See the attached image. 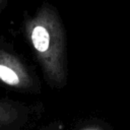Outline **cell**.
I'll use <instances>...</instances> for the list:
<instances>
[{
  "mask_svg": "<svg viewBox=\"0 0 130 130\" xmlns=\"http://www.w3.org/2000/svg\"><path fill=\"white\" fill-rule=\"evenodd\" d=\"M77 130H109V129L106 126H102V124L90 123V124H86L84 126L79 127Z\"/></svg>",
  "mask_w": 130,
  "mask_h": 130,
  "instance_id": "cell-5",
  "label": "cell"
},
{
  "mask_svg": "<svg viewBox=\"0 0 130 130\" xmlns=\"http://www.w3.org/2000/svg\"><path fill=\"white\" fill-rule=\"evenodd\" d=\"M31 118V109L21 102L0 98V130H24Z\"/></svg>",
  "mask_w": 130,
  "mask_h": 130,
  "instance_id": "cell-3",
  "label": "cell"
},
{
  "mask_svg": "<svg viewBox=\"0 0 130 130\" xmlns=\"http://www.w3.org/2000/svg\"><path fill=\"white\" fill-rule=\"evenodd\" d=\"M39 130H64V126L61 121L56 120V121H51L48 124L42 126Z\"/></svg>",
  "mask_w": 130,
  "mask_h": 130,
  "instance_id": "cell-4",
  "label": "cell"
},
{
  "mask_svg": "<svg viewBox=\"0 0 130 130\" xmlns=\"http://www.w3.org/2000/svg\"><path fill=\"white\" fill-rule=\"evenodd\" d=\"M22 32L48 85L63 89L68 81L67 38L58 9L46 1L34 14L24 13Z\"/></svg>",
  "mask_w": 130,
  "mask_h": 130,
  "instance_id": "cell-1",
  "label": "cell"
},
{
  "mask_svg": "<svg viewBox=\"0 0 130 130\" xmlns=\"http://www.w3.org/2000/svg\"><path fill=\"white\" fill-rule=\"evenodd\" d=\"M0 84L23 93L39 94L41 81L35 70L5 43H0Z\"/></svg>",
  "mask_w": 130,
  "mask_h": 130,
  "instance_id": "cell-2",
  "label": "cell"
},
{
  "mask_svg": "<svg viewBox=\"0 0 130 130\" xmlns=\"http://www.w3.org/2000/svg\"><path fill=\"white\" fill-rule=\"evenodd\" d=\"M8 1L9 0H0V13L6 8V6L8 4Z\"/></svg>",
  "mask_w": 130,
  "mask_h": 130,
  "instance_id": "cell-6",
  "label": "cell"
}]
</instances>
